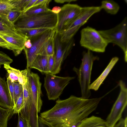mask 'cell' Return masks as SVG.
Instances as JSON below:
<instances>
[{
	"instance_id": "obj_1",
	"label": "cell",
	"mask_w": 127,
	"mask_h": 127,
	"mask_svg": "<svg viewBox=\"0 0 127 127\" xmlns=\"http://www.w3.org/2000/svg\"><path fill=\"white\" fill-rule=\"evenodd\" d=\"M100 101L98 98L85 99L73 95L58 99L52 108L41 113L38 119L46 126L54 127L82 121L95 110Z\"/></svg>"
},
{
	"instance_id": "obj_2",
	"label": "cell",
	"mask_w": 127,
	"mask_h": 127,
	"mask_svg": "<svg viewBox=\"0 0 127 127\" xmlns=\"http://www.w3.org/2000/svg\"><path fill=\"white\" fill-rule=\"evenodd\" d=\"M58 22L57 14L49 10L37 14L26 16L22 14L14 24L16 30L32 29H56Z\"/></svg>"
},
{
	"instance_id": "obj_3",
	"label": "cell",
	"mask_w": 127,
	"mask_h": 127,
	"mask_svg": "<svg viewBox=\"0 0 127 127\" xmlns=\"http://www.w3.org/2000/svg\"><path fill=\"white\" fill-rule=\"evenodd\" d=\"M82 62L79 68L74 67L73 70L78 76L80 85L82 98L89 99L91 95L89 88L90 85L92 69L94 62L98 60L99 58L94 56L91 51L88 50L82 53Z\"/></svg>"
},
{
	"instance_id": "obj_4",
	"label": "cell",
	"mask_w": 127,
	"mask_h": 127,
	"mask_svg": "<svg viewBox=\"0 0 127 127\" xmlns=\"http://www.w3.org/2000/svg\"><path fill=\"white\" fill-rule=\"evenodd\" d=\"M56 32V29H49L30 39L32 44V47L29 49L25 47L24 49L27 59V68H30L38 55H46V48L50 41L54 37Z\"/></svg>"
},
{
	"instance_id": "obj_5",
	"label": "cell",
	"mask_w": 127,
	"mask_h": 127,
	"mask_svg": "<svg viewBox=\"0 0 127 127\" xmlns=\"http://www.w3.org/2000/svg\"><path fill=\"white\" fill-rule=\"evenodd\" d=\"M107 42L115 44L121 49L127 62V18L125 17L117 25L111 29L98 31Z\"/></svg>"
},
{
	"instance_id": "obj_6",
	"label": "cell",
	"mask_w": 127,
	"mask_h": 127,
	"mask_svg": "<svg viewBox=\"0 0 127 127\" xmlns=\"http://www.w3.org/2000/svg\"><path fill=\"white\" fill-rule=\"evenodd\" d=\"M81 46L90 51L103 53L108 43L98 31L89 26L81 31Z\"/></svg>"
},
{
	"instance_id": "obj_7",
	"label": "cell",
	"mask_w": 127,
	"mask_h": 127,
	"mask_svg": "<svg viewBox=\"0 0 127 127\" xmlns=\"http://www.w3.org/2000/svg\"><path fill=\"white\" fill-rule=\"evenodd\" d=\"M74 77H61L50 73L45 74L44 87L49 100H55L58 98L70 81Z\"/></svg>"
},
{
	"instance_id": "obj_8",
	"label": "cell",
	"mask_w": 127,
	"mask_h": 127,
	"mask_svg": "<svg viewBox=\"0 0 127 127\" xmlns=\"http://www.w3.org/2000/svg\"><path fill=\"white\" fill-rule=\"evenodd\" d=\"M119 85L120 91L119 95L105 120L108 127H113L121 118L122 114L127 104V89L122 80Z\"/></svg>"
},
{
	"instance_id": "obj_9",
	"label": "cell",
	"mask_w": 127,
	"mask_h": 127,
	"mask_svg": "<svg viewBox=\"0 0 127 127\" xmlns=\"http://www.w3.org/2000/svg\"><path fill=\"white\" fill-rule=\"evenodd\" d=\"M55 54L54 64L51 73L55 75L60 71L63 61L69 55L74 45L73 38L66 42H61L59 34L56 32L54 37Z\"/></svg>"
},
{
	"instance_id": "obj_10",
	"label": "cell",
	"mask_w": 127,
	"mask_h": 127,
	"mask_svg": "<svg viewBox=\"0 0 127 127\" xmlns=\"http://www.w3.org/2000/svg\"><path fill=\"white\" fill-rule=\"evenodd\" d=\"M82 7L77 4H65L58 15L56 32L60 34L65 30L80 12Z\"/></svg>"
},
{
	"instance_id": "obj_11",
	"label": "cell",
	"mask_w": 127,
	"mask_h": 127,
	"mask_svg": "<svg viewBox=\"0 0 127 127\" xmlns=\"http://www.w3.org/2000/svg\"><path fill=\"white\" fill-rule=\"evenodd\" d=\"M27 69L32 102L39 113L40 111L42 105V101L41 98V83L38 74L31 72L30 68Z\"/></svg>"
},
{
	"instance_id": "obj_12",
	"label": "cell",
	"mask_w": 127,
	"mask_h": 127,
	"mask_svg": "<svg viewBox=\"0 0 127 127\" xmlns=\"http://www.w3.org/2000/svg\"><path fill=\"white\" fill-rule=\"evenodd\" d=\"M101 10L100 6L82 7L80 13L67 29L79 26H82L93 15L99 12Z\"/></svg>"
},
{
	"instance_id": "obj_13",
	"label": "cell",
	"mask_w": 127,
	"mask_h": 127,
	"mask_svg": "<svg viewBox=\"0 0 127 127\" xmlns=\"http://www.w3.org/2000/svg\"><path fill=\"white\" fill-rule=\"evenodd\" d=\"M0 106L5 109L13 110L14 107L7 82L0 76Z\"/></svg>"
},
{
	"instance_id": "obj_14",
	"label": "cell",
	"mask_w": 127,
	"mask_h": 127,
	"mask_svg": "<svg viewBox=\"0 0 127 127\" xmlns=\"http://www.w3.org/2000/svg\"><path fill=\"white\" fill-rule=\"evenodd\" d=\"M0 36L11 45L13 48L12 51L15 56L19 55L24 50L25 42L28 39L25 36L17 38L1 32H0Z\"/></svg>"
},
{
	"instance_id": "obj_15",
	"label": "cell",
	"mask_w": 127,
	"mask_h": 127,
	"mask_svg": "<svg viewBox=\"0 0 127 127\" xmlns=\"http://www.w3.org/2000/svg\"><path fill=\"white\" fill-rule=\"evenodd\" d=\"M119 60V58L116 57L112 58L108 65L101 74L96 80L90 84L89 87L90 90H93L95 91H96L98 90Z\"/></svg>"
},
{
	"instance_id": "obj_16",
	"label": "cell",
	"mask_w": 127,
	"mask_h": 127,
	"mask_svg": "<svg viewBox=\"0 0 127 127\" xmlns=\"http://www.w3.org/2000/svg\"><path fill=\"white\" fill-rule=\"evenodd\" d=\"M0 32L17 38L24 36L19 33L6 19L5 15L0 16Z\"/></svg>"
},
{
	"instance_id": "obj_17",
	"label": "cell",
	"mask_w": 127,
	"mask_h": 127,
	"mask_svg": "<svg viewBox=\"0 0 127 127\" xmlns=\"http://www.w3.org/2000/svg\"><path fill=\"white\" fill-rule=\"evenodd\" d=\"M78 127H108L105 120L95 116L86 117L83 120Z\"/></svg>"
},
{
	"instance_id": "obj_18",
	"label": "cell",
	"mask_w": 127,
	"mask_h": 127,
	"mask_svg": "<svg viewBox=\"0 0 127 127\" xmlns=\"http://www.w3.org/2000/svg\"><path fill=\"white\" fill-rule=\"evenodd\" d=\"M48 56L38 55L34 60L30 68L37 69L42 73H49L48 66Z\"/></svg>"
},
{
	"instance_id": "obj_19",
	"label": "cell",
	"mask_w": 127,
	"mask_h": 127,
	"mask_svg": "<svg viewBox=\"0 0 127 127\" xmlns=\"http://www.w3.org/2000/svg\"><path fill=\"white\" fill-rule=\"evenodd\" d=\"M100 6L101 9H103L107 13L113 15L116 14L120 9L118 3L111 0L102 1Z\"/></svg>"
},
{
	"instance_id": "obj_20",
	"label": "cell",
	"mask_w": 127,
	"mask_h": 127,
	"mask_svg": "<svg viewBox=\"0 0 127 127\" xmlns=\"http://www.w3.org/2000/svg\"><path fill=\"white\" fill-rule=\"evenodd\" d=\"M17 5V0H0V16L6 15Z\"/></svg>"
},
{
	"instance_id": "obj_21",
	"label": "cell",
	"mask_w": 127,
	"mask_h": 127,
	"mask_svg": "<svg viewBox=\"0 0 127 127\" xmlns=\"http://www.w3.org/2000/svg\"><path fill=\"white\" fill-rule=\"evenodd\" d=\"M49 29L32 28L16 30L19 33L26 37L28 39L35 37L44 32Z\"/></svg>"
},
{
	"instance_id": "obj_22",
	"label": "cell",
	"mask_w": 127,
	"mask_h": 127,
	"mask_svg": "<svg viewBox=\"0 0 127 127\" xmlns=\"http://www.w3.org/2000/svg\"><path fill=\"white\" fill-rule=\"evenodd\" d=\"M13 110L5 109L0 106V127H7L8 120Z\"/></svg>"
},
{
	"instance_id": "obj_23",
	"label": "cell",
	"mask_w": 127,
	"mask_h": 127,
	"mask_svg": "<svg viewBox=\"0 0 127 127\" xmlns=\"http://www.w3.org/2000/svg\"><path fill=\"white\" fill-rule=\"evenodd\" d=\"M48 5L49 4H45L32 7L25 12L23 13V14L29 16L44 12L50 9L48 7Z\"/></svg>"
},
{
	"instance_id": "obj_24",
	"label": "cell",
	"mask_w": 127,
	"mask_h": 127,
	"mask_svg": "<svg viewBox=\"0 0 127 127\" xmlns=\"http://www.w3.org/2000/svg\"><path fill=\"white\" fill-rule=\"evenodd\" d=\"M23 13L22 11L14 8L5 15V17L9 23L14 26L15 24L19 18Z\"/></svg>"
},
{
	"instance_id": "obj_25",
	"label": "cell",
	"mask_w": 127,
	"mask_h": 127,
	"mask_svg": "<svg viewBox=\"0 0 127 127\" xmlns=\"http://www.w3.org/2000/svg\"><path fill=\"white\" fill-rule=\"evenodd\" d=\"M4 67L8 73V77L11 81L13 83L18 82V77L21 70L11 67L10 64H5Z\"/></svg>"
},
{
	"instance_id": "obj_26",
	"label": "cell",
	"mask_w": 127,
	"mask_h": 127,
	"mask_svg": "<svg viewBox=\"0 0 127 127\" xmlns=\"http://www.w3.org/2000/svg\"><path fill=\"white\" fill-rule=\"evenodd\" d=\"M13 84L14 88L13 102L14 106L18 98L23 92V86L18 82H14Z\"/></svg>"
},
{
	"instance_id": "obj_27",
	"label": "cell",
	"mask_w": 127,
	"mask_h": 127,
	"mask_svg": "<svg viewBox=\"0 0 127 127\" xmlns=\"http://www.w3.org/2000/svg\"><path fill=\"white\" fill-rule=\"evenodd\" d=\"M24 106V99L23 92L18 98L13 108V115L20 113Z\"/></svg>"
},
{
	"instance_id": "obj_28",
	"label": "cell",
	"mask_w": 127,
	"mask_h": 127,
	"mask_svg": "<svg viewBox=\"0 0 127 127\" xmlns=\"http://www.w3.org/2000/svg\"><path fill=\"white\" fill-rule=\"evenodd\" d=\"M28 79V70L27 68L21 70L20 73L18 77V82L22 85L25 84Z\"/></svg>"
},
{
	"instance_id": "obj_29",
	"label": "cell",
	"mask_w": 127,
	"mask_h": 127,
	"mask_svg": "<svg viewBox=\"0 0 127 127\" xmlns=\"http://www.w3.org/2000/svg\"><path fill=\"white\" fill-rule=\"evenodd\" d=\"M13 61V60L7 54L0 51V65L10 64Z\"/></svg>"
},
{
	"instance_id": "obj_30",
	"label": "cell",
	"mask_w": 127,
	"mask_h": 127,
	"mask_svg": "<svg viewBox=\"0 0 127 127\" xmlns=\"http://www.w3.org/2000/svg\"><path fill=\"white\" fill-rule=\"evenodd\" d=\"M54 54L55 47L54 37L50 41L46 48V56H49L54 55Z\"/></svg>"
},
{
	"instance_id": "obj_31",
	"label": "cell",
	"mask_w": 127,
	"mask_h": 127,
	"mask_svg": "<svg viewBox=\"0 0 127 127\" xmlns=\"http://www.w3.org/2000/svg\"><path fill=\"white\" fill-rule=\"evenodd\" d=\"M29 0H17V6L14 8L20 10L23 12Z\"/></svg>"
},
{
	"instance_id": "obj_32",
	"label": "cell",
	"mask_w": 127,
	"mask_h": 127,
	"mask_svg": "<svg viewBox=\"0 0 127 127\" xmlns=\"http://www.w3.org/2000/svg\"><path fill=\"white\" fill-rule=\"evenodd\" d=\"M17 127H29L26 121L18 113V120Z\"/></svg>"
},
{
	"instance_id": "obj_33",
	"label": "cell",
	"mask_w": 127,
	"mask_h": 127,
	"mask_svg": "<svg viewBox=\"0 0 127 127\" xmlns=\"http://www.w3.org/2000/svg\"><path fill=\"white\" fill-rule=\"evenodd\" d=\"M6 82L13 103L14 88L13 83L8 77L7 78Z\"/></svg>"
},
{
	"instance_id": "obj_34",
	"label": "cell",
	"mask_w": 127,
	"mask_h": 127,
	"mask_svg": "<svg viewBox=\"0 0 127 127\" xmlns=\"http://www.w3.org/2000/svg\"><path fill=\"white\" fill-rule=\"evenodd\" d=\"M0 47L6 48L12 51L11 45L4 39L0 36Z\"/></svg>"
},
{
	"instance_id": "obj_35",
	"label": "cell",
	"mask_w": 127,
	"mask_h": 127,
	"mask_svg": "<svg viewBox=\"0 0 127 127\" xmlns=\"http://www.w3.org/2000/svg\"><path fill=\"white\" fill-rule=\"evenodd\" d=\"M54 55L48 56V66L49 73H51L54 65Z\"/></svg>"
},
{
	"instance_id": "obj_36",
	"label": "cell",
	"mask_w": 127,
	"mask_h": 127,
	"mask_svg": "<svg viewBox=\"0 0 127 127\" xmlns=\"http://www.w3.org/2000/svg\"><path fill=\"white\" fill-rule=\"evenodd\" d=\"M37 0H29L25 7L23 13H24L31 8Z\"/></svg>"
},
{
	"instance_id": "obj_37",
	"label": "cell",
	"mask_w": 127,
	"mask_h": 127,
	"mask_svg": "<svg viewBox=\"0 0 127 127\" xmlns=\"http://www.w3.org/2000/svg\"><path fill=\"white\" fill-rule=\"evenodd\" d=\"M51 1V0H37L32 7L45 4H49V3Z\"/></svg>"
},
{
	"instance_id": "obj_38",
	"label": "cell",
	"mask_w": 127,
	"mask_h": 127,
	"mask_svg": "<svg viewBox=\"0 0 127 127\" xmlns=\"http://www.w3.org/2000/svg\"><path fill=\"white\" fill-rule=\"evenodd\" d=\"M125 119L121 118L113 127H124Z\"/></svg>"
},
{
	"instance_id": "obj_39",
	"label": "cell",
	"mask_w": 127,
	"mask_h": 127,
	"mask_svg": "<svg viewBox=\"0 0 127 127\" xmlns=\"http://www.w3.org/2000/svg\"><path fill=\"white\" fill-rule=\"evenodd\" d=\"M61 10V7L57 6H56L53 7L51 10L54 13L58 14Z\"/></svg>"
},
{
	"instance_id": "obj_40",
	"label": "cell",
	"mask_w": 127,
	"mask_h": 127,
	"mask_svg": "<svg viewBox=\"0 0 127 127\" xmlns=\"http://www.w3.org/2000/svg\"><path fill=\"white\" fill-rule=\"evenodd\" d=\"M25 48L27 49L30 48L32 46V44L30 39H28L25 42Z\"/></svg>"
},
{
	"instance_id": "obj_41",
	"label": "cell",
	"mask_w": 127,
	"mask_h": 127,
	"mask_svg": "<svg viewBox=\"0 0 127 127\" xmlns=\"http://www.w3.org/2000/svg\"><path fill=\"white\" fill-rule=\"evenodd\" d=\"M77 0H55L54 1L57 3H63L65 2L70 3L71 2L75 1Z\"/></svg>"
},
{
	"instance_id": "obj_42",
	"label": "cell",
	"mask_w": 127,
	"mask_h": 127,
	"mask_svg": "<svg viewBox=\"0 0 127 127\" xmlns=\"http://www.w3.org/2000/svg\"><path fill=\"white\" fill-rule=\"evenodd\" d=\"M38 127H47L46 126L43 124L39 119L38 121Z\"/></svg>"
},
{
	"instance_id": "obj_43",
	"label": "cell",
	"mask_w": 127,
	"mask_h": 127,
	"mask_svg": "<svg viewBox=\"0 0 127 127\" xmlns=\"http://www.w3.org/2000/svg\"><path fill=\"white\" fill-rule=\"evenodd\" d=\"M127 118L126 117L125 119V125L124 127H127Z\"/></svg>"
},
{
	"instance_id": "obj_44",
	"label": "cell",
	"mask_w": 127,
	"mask_h": 127,
	"mask_svg": "<svg viewBox=\"0 0 127 127\" xmlns=\"http://www.w3.org/2000/svg\"></svg>"
}]
</instances>
